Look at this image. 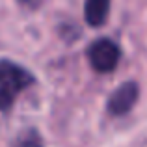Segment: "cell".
I'll list each match as a JSON object with an SVG mask.
<instances>
[{"label": "cell", "mask_w": 147, "mask_h": 147, "mask_svg": "<svg viewBox=\"0 0 147 147\" xmlns=\"http://www.w3.org/2000/svg\"><path fill=\"white\" fill-rule=\"evenodd\" d=\"M36 82L26 67L11 60H0V112H9L17 97Z\"/></svg>", "instance_id": "1"}, {"label": "cell", "mask_w": 147, "mask_h": 147, "mask_svg": "<svg viewBox=\"0 0 147 147\" xmlns=\"http://www.w3.org/2000/svg\"><path fill=\"white\" fill-rule=\"evenodd\" d=\"M88 60L93 71L112 73L121 60V49L115 41L108 39V37H100L88 47Z\"/></svg>", "instance_id": "2"}, {"label": "cell", "mask_w": 147, "mask_h": 147, "mask_svg": "<svg viewBox=\"0 0 147 147\" xmlns=\"http://www.w3.org/2000/svg\"><path fill=\"white\" fill-rule=\"evenodd\" d=\"M138 95H140V88L136 82L129 80V82L121 84L114 93L108 97L106 110L112 115H125L132 110V106L136 104Z\"/></svg>", "instance_id": "3"}, {"label": "cell", "mask_w": 147, "mask_h": 147, "mask_svg": "<svg viewBox=\"0 0 147 147\" xmlns=\"http://www.w3.org/2000/svg\"><path fill=\"white\" fill-rule=\"evenodd\" d=\"M112 0H86L84 4V19L90 26L99 28L108 21Z\"/></svg>", "instance_id": "4"}, {"label": "cell", "mask_w": 147, "mask_h": 147, "mask_svg": "<svg viewBox=\"0 0 147 147\" xmlns=\"http://www.w3.org/2000/svg\"><path fill=\"white\" fill-rule=\"evenodd\" d=\"M13 147H45L43 145V138L36 129H24L19 138L15 140Z\"/></svg>", "instance_id": "5"}, {"label": "cell", "mask_w": 147, "mask_h": 147, "mask_svg": "<svg viewBox=\"0 0 147 147\" xmlns=\"http://www.w3.org/2000/svg\"><path fill=\"white\" fill-rule=\"evenodd\" d=\"M19 2H21L22 6H26V7H37L41 0H19Z\"/></svg>", "instance_id": "6"}]
</instances>
